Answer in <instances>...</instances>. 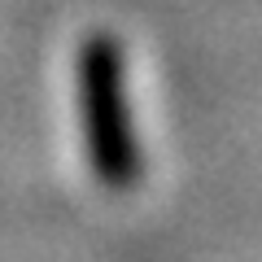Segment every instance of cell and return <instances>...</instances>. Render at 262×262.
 Returning a JSON list of instances; mask_svg holds the SVG:
<instances>
[{
    "mask_svg": "<svg viewBox=\"0 0 262 262\" xmlns=\"http://www.w3.org/2000/svg\"><path fill=\"white\" fill-rule=\"evenodd\" d=\"M79 105H83V136L92 144L96 175L114 188L131 184L140 158H136V136H131L122 53L110 35H92L79 48Z\"/></svg>",
    "mask_w": 262,
    "mask_h": 262,
    "instance_id": "obj_1",
    "label": "cell"
}]
</instances>
